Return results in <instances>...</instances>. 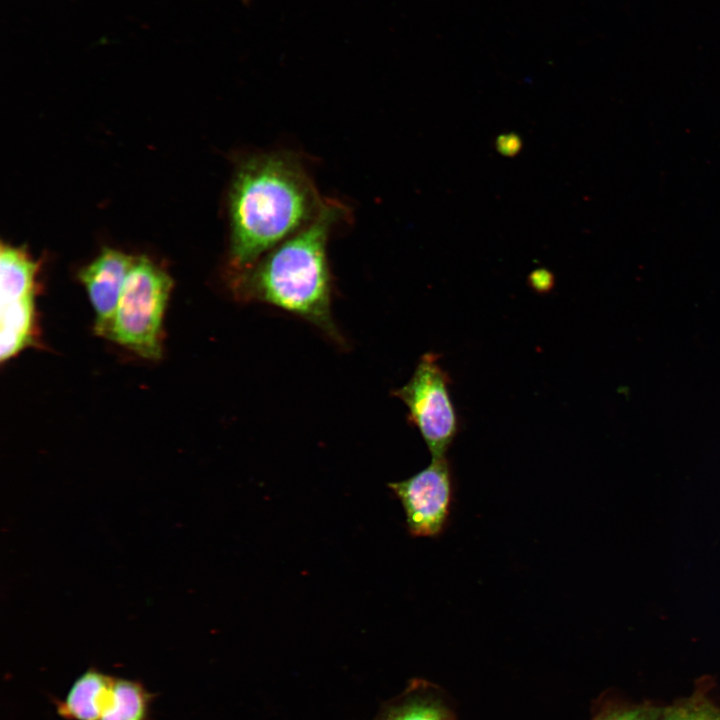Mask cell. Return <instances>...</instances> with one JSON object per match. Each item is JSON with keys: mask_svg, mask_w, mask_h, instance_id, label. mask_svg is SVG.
Masks as SVG:
<instances>
[{"mask_svg": "<svg viewBox=\"0 0 720 720\" xmlns=\"http://www.w3.org/2000/svg\"><path fill=\"white\" fill-rule=\"evenodd\" d=\"M325 201L296 155L261 152L242 158L228 195L229 277L303 229Z\"/></svg>", "mask_w": 720, "mask_h": 720, "instance_id": "6da1fadb", "label": "cell"}, {"mask_svg": "<svg viewBox=\"0 0 720 720\" xmlns=\"http://www.w3.org/2000/svg\"><path fill=\"white\" fill-rule=\"evenodd\" d=\"M345 213L342 203L326 199L313 221L249 268L229 277L234 296L282 309L340 340L331 315L327 243Z\"/></svg>", "mask_w": 720, "mask_h": 720, "instance_id": "7a4b0ae2", "label": "cell"}, {"mask_svg": "<svg viewBox=\"0 0 720 720\" xmlns=\"http://www.w3.org/2000/svg\"><path fill=\"white\" fill-rule=\"evenodd\" d=\"M170 276L145 256L134 258L113 318L109 339L148 359L162 353V322Z\"/></svg>", "mask_w": 720, "mask_h": 720, "instance_id": "3957f363", "label": "cell"}, {"mask_svg": "<svg viewBox=\"0 0 720 720\" xmlns=\"http://www.w3.org/2000/svg\"><path fill=\"white\" fill-rule=\"evenodd\" d=\"M450 378L438 355L424 354L410 380L393 391L408 410L432 458L444 457L458 432V418L449 391Z\"/></svg>", "mask_w": 720, "mask_h": 720, "instance_id": "277c9868", "label": "cell"}, {"mask_svg": "<svg viewBox=\"0 0 720 720\" xmlns=\"http://www.w3.org/2000/svg\"><path fill=\"white\" fill-rule=\"evenodd\" d=\"M405 513L407 530L413 537H437L446 529L453 503L454 483L446 456L413 476L388 484Z\"/></svg>", "mask_w": 720, "mask_h": 720, "instance_id": "5b68a950", "label": "cell"}, {"mask_svg": "<svg viewBox=\"0 0 720 720\" xmlns=\"http://www.w3.org/2000/svg\"><path fill=\"white\" fill-rule=\"evenodd\" d=\"M135 257L113 248L100 254L79 272L95 313V332L109 337L121 293Z\"/></svg>", "mask_w": 720, "mask_h": 720, "instance_id": "8992f818", "label": "cell"}, {"mask_svg": "<svg viewBox=\"0 0 720 720\" xmlns=\"http://www.w3.org/2000/svg\"><path fill=\"white\" fill-rule=\"evenodd\" d=\"M115 676L91 667L72 684L64 699H54L65 720H100L108 703Z\"/></svg>", "mask_w": 720, "mask_h": 720, "instance_id": "52a82bcc", "label": "cell"}, {"mask_svg": "<svg viewBox=\"0 0 720 720\" xmlns=\"http://www.w3.org/2000/svg\"><path fill=\"white\" fill-rule=\"evenodd\" d=\"M39 263L25 249L1 244L0 304L34 299Z\"/></svg>", "mask_w": 720, "mask_h": 720, "instance_id": "ba28073f", "label": "cell"}, {"mask_svg": "<svg viewBox=\"0 0 720 720\" xmlns=\"http://www.w3.org/2000/svg\"><path fill=\"white\" fill-rule=\"evenodd\" d=\"M0 314V359L4 362L33 343L34 299L1 304Z\"/></svg>", "mask_w": 720, "mask_h": 720, "instance_id": "9c48e42d", "label": "cell"}, {"mask_svg": "<svg viewBox=\"0 0 720 720\" xmlns=\"http://www.w3.org/2000/svg\"><path fill=\"white\" fill-rule=\"evenodd\" d=\"M153 698L154 695L140 681L115 677L100 720H152Z\"/></svg>", "mask_w": 720, "mask_h": 720, "instance_id": "30bf717a", "label": "cell"}, {"mask_svg": "<svg viewBox=\"0 0 720 720\" xmlns=\"http://www.w3.org/2000/svg\"><path fill=\"white\" fill-rule=\"evenodd\" d=\"M375 720H449V717L438 700L414 686L385 703Z\"/></svg>", "mask_w": 720, "mask_h": 720, "instance_id": "8fae6325", "label": "cell"}, {"mask_svg": "<svg viewBox=\"0 0 720 720\" xmlns=\"http://www.w3.org/2000/svg\"><path fill=\"white\" fill-rule=\"evenodd\" d=\"M658 720H720V709L703 696H694L664 709Z\"/></svg>", "mask_w": 720, "mask_h": 720, "instance_id": "7c38bea8", "label": "cell"}, {"mask_svg": "<svg viewBox=\"0 0 720 720\" xmlns=\"http://www.w3.org/2000/svg\"><path fill=\"white\" fill-rule=\"evenodd\" d=\"M665 708L651 705H639L617 709L601 716L597 720H658Z\"/></svg>", "mask_w": 720, "mask_h": 720, "instance_id": "4fadbf2b", "label": "cell"}, {"mask_svg": "<svg viewBox=\"0 0 720 720\" xmlns=\"http://www.w3.org/2000/svg\"><path fill=\"white\" fill-rule=\"evenodd\" d=\"M495 147L501 155L513 157L520 152L522 141L517 134L505 133L496 138Z\"/></svg>", "mask_w": 720, "mask_h": 720, "instance_id": "5bb4252c", "label": "cell"}, {"mask_svg": "<svg viewBox=\"0 0 720 720\" xmlns=\"http://www.w3.org/2000/svg\"><path fill=\"white\" fill-rule=\"evenodd\" d=\"M531 286L540 292H545L553 286V275L546 269H537L529 276Z\"/></svg>", "mask_w": 720, "mask_h": 720, "instance_id": "9a60e30c", "label": "cell"}, {"mask_svg": "<svg viewBox=\"0 0 720 720\" xmlns=\"http://www.w3.org/2000/svg\"><path fill=\"white\" fill-rule=\"evenodd\" d=\"M244 1H246V2H247V1H249V0H244Z\"/></svg>", "mask_w": 720, "mask_h": 720, "instance_id": "2e32d148", "label": "cell"}]
</instances>
